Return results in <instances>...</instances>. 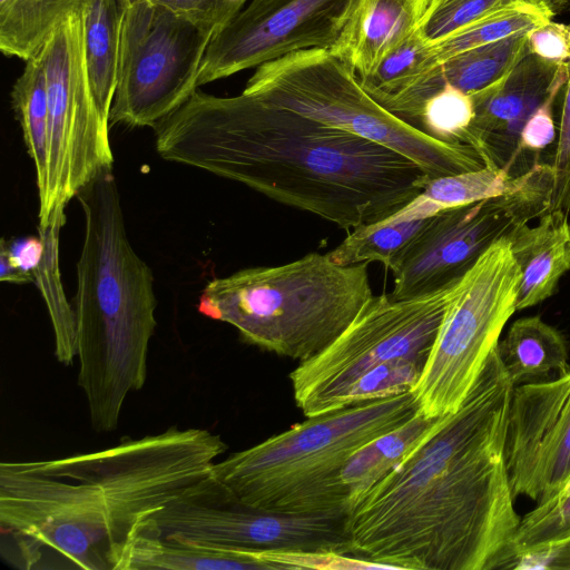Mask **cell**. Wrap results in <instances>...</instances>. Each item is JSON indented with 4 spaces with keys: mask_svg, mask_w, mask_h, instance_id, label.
I'll use <instances>...</instances> for the list:
<instances>
[{
    "mask_svg": "<svg viewBox=\"0 0 570 570\" xmlns=\"http://www.w3.org/2000/svg\"><path fill=\"white\" fill-rule=\"evenodd\" d=\"M513 389L497 345L461 406L351 509L353 557L389 569H495L520 522L504 458Z\"/></svg>",
    "mask_w": 570,
    "mask_h": 570,
    "instance_id": "obj_1",
    "label": "cell"
},
{
    "mask_svg": "<svg viewBox=\"0 0 570 570\" xmlns=\"http://www.w3.org/2000/svg\"><path fill=\"white\" fill-rule=\"evenodd\" d=\"M163 159L240 183L346 230L400 210L431 180L411 158L245 94L196 89L155 127Z\"/></svg>",
    "mask_w": 570,
    "mask_h": 570,
    "instance_id": "obj_2",
    "label": "cell"
},
{
    "mask_svg": "<svg viewBox=\"0 0 570 570\" xmlns=\"http://www.w3.org/2000/svg\"><path fill=\"white\" fill-rule=\"evenodd\" d=\"M226 450L208 430L171 426L95 452L1 462V554L27 570H114L137 524Z\"/></svg>",
    "mask_w": 570,
    "mask_h": 570,
    "instance_id": "obj_3",
    "label": "cell"
},
{
    "mask_svg": "<svg viewBox=\"0 0 570 570\" xmlns=\"http://www.w3.org/2000/svg\"><path fill=\"white\" fill-rule=\"evenodd\" d=\"M85 215L75 316L78 385L97 432L117 429L130 392L142 389L156 327L154 277L131 247L112 168L76 196Z\"/></svg>",
    "mask_w": 570,
    "mask_h": 570,
    "instance_id": "obj_4",
    "label": "cell"
},
{
    "mask_svg": "<svg viewBox=\"0 0 570 570\" xmlns=\"http://www.w3.org/2000/svg\"><path fill=\"white\" fill-rule=\"evenodd\" d=\"M420 410L413 391L331 411L215 462L210 474L240 502L284 513H346L350 456Z\"/></svg>",
    "mask_w": 570,
    "mask_h": 570,
    "instance_id": "obj_5",
    "label": "cell"
},
{
    "mask_svg": "<svg viewBox=\"0 0 570 570\" xmlns=\"http://www.w3.org/2000/svg\"><path fill=\"white\" fill-rule=\"evenodd\" d=\"M373 295L367 263L340 265L330 253H309L214 278L197 308L234 326L244 342L303 362L326 348Z\"/></svg>",
    "mask_w": 570,
    "mask_h": 570,
    "instance_id": "obj_6",
    "label": "cell"
},
{
    "mask_svg": "<svg viewBox=\"0 0 570 570\" xmlns=\"http://www.w3.org/2000/svg\"><path fill=\"white\" fill-rule=\"evenodd\" d=\"M243 91L390 147L415 161L430 179L484 166L471 146L440 140L389 111L325 49L296 51L257 67Z\"/></svg>",
    "mask_w": 570,
    "mask_h": 570,
    "instance_id": "obj_7",
    "label": "cell"
},
{
    "mask_svg": "<svg viewBox=\"0 0 570 570\" xmlns=\"http://www.w3.org/2000/svg\"><path fill=\"white\" fill-rule=\"evenodd\" d=\"M458 284L411 298L373 295L326 348L291 372L294 400L303 414L342 409L352 385L380 367L426 364Z\"/></svg>",
    "mask_w": 570,
    "mask_h": 570,
    "instance_id": "obj_8",
    "label": "cell"
},
{
    "mask_svg": "<svg viewBox=\"0 0 570 570\" xmlns=\"http://www.w3.org/2000/svg\"><path fill=\"white\" fill-rule=\"evenodd\" d=\"M521 278L507 236L459 282L435 342L412 390L429 417L455 412L478 381L515 309Z\"/></svg>",
    "mask_w": 570,
    "mask_h": 570,
    "instance_id": "obj_9",
    "label": "cell"
},
{
    "mask_svg": "<svg viewBox=\"0 0 570 570\" xmlns=\"http://www.w3.org/2000/svg\"><path fill=\"white\" fill-rule=\"evenodd\" d=\"M39 58L49 110L48 166L39 195V225L66 218L69 200L101 170L112 168L109 121L89 82L80 9L55 30Z\"/></svg>",
    "mask_w": 570,
    "mask_h": 570,
    "instance_id": "obj_10",
    "label": "cell"
},
{
    "mask_svg": "<svg viewBox=\"0 0 570 570\" xmlns=\"http://www.w3.org/2000/svg\"><path fill=\"white\" fill-rule=\"evenodd\" d=\"M136 530L158 538L257 552L336 553L353 557L346 513H284L240 502L209 472Z\"/></svg>",
    "mask_w": 570,
    "mask_h": 570,
    "instance_id": "obj_11",
    "label": "cell"
},
{
    "mask_svg": "<svg viewBox=\"0 0 570 570\" xmlns=\"http://www.w3.org/2000/svg\"><path fill=\"white\" fill-rule=\"evenodd\" d=\"M216 31L148 0L130 1L120 39L109 122L155 127L198 89Z\"/></svg>",
    "mask_w": 570,
    "mask_h": 570,
    "instance_id": "obj_12",
    "label": "cell"
},
{
    "mask_svg": "<svg viewBox=\"0 0 570 570\" xmlns=\"http://www.w3.org/2000/svg\"><path fill=\"white\" fill-rule=\"evenodd\" d=\"M549 202L547 179L530 170L518 176L514 188L500 197L430 217L392 271L390 295L411 298L458 284L492 244L546 214Z\"/></svg>",
    "mask_w": 570,
    "mask_h": 570,
    "instance_id": "obj_13",
    "label": "cell"
},
{
    "mask_svg": "<svg viewBox=\"0 0 570 570\" xmlns=\"http://www.w3.org/2000/svg\"><path fill=\"white\" fill-rule=\"evenodd\" d=\"M360 0H250L212 39L196 87L289 53L331 50Z\"/></svg>",
    "mask_w": 570,
    "mask_h": 570,
    "instance_id": "obj_14",
    "label": "cell"
},
{
    "mask_svg": "<svg viewBox=\"0 0 570 570\" xmlns=\"http://www.w3.org/2000/svg\"><path fill=\"white\" fill-rule=\"evenodd\" d=\"M504 458L514 498L539 503L570 481V370L514 386Z\"/></svg>",
    "mask_w": 570,
    "mask_h": 570,
    "instance_id": "obj_15",
    "label": "cell"
},
{
    "mask_svg": "<svg viewBox=\"0 0 570 570\" xmlns=\"http://www.w3.org/2000/svg\"><path fill=\"white\" fill-rule=\"evenodd\" d=\"M567 62L543 59L528 52L494 86L472 95L474 118L465 144L481 157L484 166L504 169L518 177L519 138L534 111L561 91Z\"/></svg>",
    "mask_w": 570,
    "mask_h": 570,
    "instance_id": "obj_16",
    "label": "cell"
},
{
    "mask_svg": "<svg viewBox=\"0 0 570 570\" xmlns=\"http://www.w3.org/2000/svg\"><path fill=\"white\" fill-rule=\"evenodd\" d=\"M529 31L517 32L453 56L400 94L379 104L413 125L424 101L444 88L470 96L481 92L502 80L529 52Z\"/></svg>",
    "mask_w": 570,
    "mask_h": 570,
    "instance_id": "obj_17",
    "label": "cell"
},
{
    "mask_svg": "<svg viewBox=\"0 0 570 570\" xmlns=\"http://www.w3.org/2000/svg\"><path fill=\"white\" fill-rule=\"evenodd\" d=\"M431 0H360L337 43L328 50L357 77L417 28Z\"/></svg>",
    "mask_w": 570,
    "mask_h": 570,
    "instance_id": "obj_18",
    "label": "cell"
},
{
    "mask_svg": "<svg viewBox=\"0 0 570 570\" xmlns=\"http://www.w3.org/2000/svg\"><path fill=\"white\" fill-rule=\"evenodd\" d=\"M507 238L521 272L515 309L522 311L549 298L570 269L569 215L548 212L533 226L514 227Z\"/></svg>",
    "mask_w": 570,
    "mask_h": 570,
    "instance_id": "obj_19",
    "label": "cell"
},
{
    "mask_svg": "<svg viewBox=\"0 0 570 570\" xmlns=\"http://www.w3.org/2000/svg\"><path fill=\"white\" fill-rule=\"evenodd\" d=\"M130 0H83V52L91 90L109 121L118 73L122 22Z\"/></svg>",
    "mask_w": 570,
    "mask_h": 570,
    "instance_id": "obj_20",
    "label": "cell"
},
{
    "mask_svg": "<svg viewBox=\"0 0 570 570\" xmlns=\"http://www.w3.org/2000/svg\"><path fill=\"white\" fill-rule=\"evenodd\" d=\"M438 420L419 410L409 421L370 441L350 456L341 472L347 494V514L424 439Z\"/></svg>",
    "mask_w": 570,
    "mask_h": 570,
    "instance_id": "obj_21",
    "label": "cell"
},
{
    "mask_svg": "<svg viewBox=\"0 0 570 570\" xmlns=\"http://www.w3.org/2000/svg\"><path fill=\"white\" fill-rule=\"evenodd\" d=\"M501 363L514 386L570 370L563 335L540 316L517 320L498 343Z\"/></svg>",
    "mask_w": 570,
    "mask_h": 570,
    "instance_id": "obj_22",
    "label": "cell"
},
{
    "mask_svg": "<svg viewBox=\"0 0 570 570\" xmlns=\"http://www.w3.org/2000/svg\"><path fill=\"white\" fill-rule=\"evenodd\" d=\"M518 177L504 169L482 168L431 179L423 190L385 223L424 219L443 210L500 197L511 191Z\"/></svg>",
    "mask_w": 570,
    "mask_h": 570,
    "instance_id": "obj_23",
    "label": "cell"
},
{
    "mask_svg": "<svg viewBox=\"0 0 570 570\" xmlns=\"http://www.w3.org/2000/svg\"><path fill=\"white\" fill-rule=\"evenodd\" d=\"M83 0H0V49L24 62L35 58L55 30Z\"/></svg>",
    "mask_w": 570,
    "mask_h": 570,
    "instance_id": "obj_24",
    "label": "cell"
},
{
    "mask_svg": "<svg viewBox=\"0 0 570 570\" xmlns=\"http://www.w3.org/2000/svg\"><path fill=\"white\" fill-rule=\"evenodd\" d=\"M11 104L35 165L36 183L40 193L47 177L49 110L46 76L38 57L26 61L22 72L13 83Z\"/></svg>",
    "mask_w": 570,
    "mask_h": 570,
    "instance_id": "obj_25",
    "label": "cell"
},
{
    "mask_svg": "<svg viewBox=\"0 0 570 570\" xmlns=\"http://www.w3.org/2000/svg\"><path fill=\"white\" fill-rule=\"evenodd\" d=\"M66 219H58L47 227H38L43 242V254L33 273L35 283L45 298L55 334V356L63 365L77 356L75 309L63 292L59 272V234Z\"/></svg>",
    "mask_w": 570,
    "mask_h": 570,
    "instance_id": "obj_26",
    "label": "cell"
},
{
    "mask_svg": "<svg viewBox=\"0 0 570 570\" xmlns=\"http://www.w3.org/2000/svg\"><path fill=\"white\" fill-rule=\"evenodd\" d=\"M553 14L550 7L539 2L501 11L470 24L438 42L429 43L430 53L424 73L453 56L539 27L552 20Z\"/></svg>",
    "mask_w": 570,
    "mask_h": 570,
    "instance_id": "obj_27",
    "label": "cell"
},
{
    "mask_svg": "<svg viewBox=\"0 0 570 570\" xmlns=\"http://www.w3.org/2000/svg\"><path fill=\"white\" fill-rule=\"evenodd\" d=\"M429 219L430 217L394 223L380 220L360 226L328 253L340 265L379 262L386 269L393 271Z\"/></svg>",
    "mask_w": 570,
    "mask_h": 570,
    "instance_id": "obj_28",
    "label": "cell"
},
{
    "mask_svg": "<svg viewBox=\"0 0 570 570\" xmlns=\"http://www.w3.org/2000/svg\"><path fill=\"white\" fill-rule=\"evenodd\" d=\"M570 535V481L539 502L520 522L495 569H509L518 557Z\"/></svg>",
    "mask_w": 570,
    "mask_h": 570,
    "instance_id": "obj_29",
    "label": "cell"
},
{
    "mask_svg": "<svg viewBox=\"0 0 570 570\" xmlns=\"http://www.w3.org/2000/svg\"><path fill=\"white\" fill-rule=\"evenodd\" d=\"M429 43L416 30L387 52L367 75L357 77L362 87L377 101L393 97L424 75Z\"/></svg>",
    "mask_w": 570,
    "mask_h": 570,
    "instance_id": "obj_30",
    "label": "cell"
},
{
    "mask_svg": "<svg viewBox=\"0 0 570 570\" xmlns=\"http://www.w3.org/2000/svg\"><path fill=\"white\" fill-rule=\"evenodd\" d=\"M541 0H431L416 32L426 43L445 37L490 16Z\"/></svg>",
    "mask_w": 570,
    "mask_h": 570,
    "instance_id": "obj_31",
    "label": "cell"
},
{
    "mask_svg": "<svg viewBox=\"0 0 570 570\" xmlns=\"http://www.w3.org/2000/svg\"><path fill=\"white\" fill-rule=\"evenodd\" d=\"M473 118L472 97L444 88L424 101L413 126L440 140L465 144Z\"/></svg>",
    "mask_w": 570,
    "mask_h": 570,
    "instance_id": "obj_32",
    "label": "cell"
},
{
    "mask_svg": "<svg viewBox=\"0 0 570 570\" xmlns=\"http://www.w3.org/2000/svg\"><path fill=\"white\" fill-rule=\"evenodd\" d=\"M562 105L557 145L551 163L553 184L549 212L570 214V60L562 87Z\"/></svg>",
    "mask_w": 570,
    "mask_h": 570,
    "instance_id": "obj_33",
    "label": "cell"
},
{
    "mask_svg": "<svg viewBox=\"0 0 570 570\" xmlns=\"http://www.w3.org/2000/svg\"><path fill=\"white\" fill-rule=\"evenodd\" d=\"M558 96L540 106L523 126L519 138V175L539 163L540 153L557 139L553 105Z\"/></svg>",
    "mask_w": 570,
    "mask_h": 570,
    "instance_id": "obj_34",
    "label": "cell"
},
{
    "mask_svg": "<svg viewBox=\"0 0 570 570\" xmlns=\"http://www.w3.org/2000/svg\"><path fill=\"white\" fill-rule=\"evenodd\" d=\"M135 1V0H130ZM206 27L216 33L227 24L248 0H148Z\"/></svg>",
    "mask_w": 570,
    "mask_h": 570,
    "instance_id": "obj_35",
    "label": "cell"
},
{
    "mask_svg": "<svg viewBox=\"0 0 570 570\" xmlns=\"http://www.w3.org/2000/svg\"><path fill=\"white\" fill-rule=\"evenodd\" d=\"M529 52L543 59L568 62L570 60V24L552 20L528 32Z\"/></svg>",
    "mask_w": 570,
    "mask_h": 570,
    "instance_id": "obj_36",
    "label": "cell"
},
{
    "mask_svg": "<svg viewBox=\"0 0 570 570\" xmlns=\"http://www.w3.org/2000/svg\"><path fill=\"white\" fill-rule=\"evenodd\" d=\"M43 254V242L40 236H26L0 242V256L20 273L31 278L35 283L33 273L40 264Z\"/></svg>",
    "mask_w": 570,
    "mask_h": 570,
    "instance_id": "obj_37",
    "label": "cell"
},
{
    "mask_svg": "<svg viewBox=\"0 0 570 570\" xmlns=\"http://www.w3.org/2000/svg\"><path fill=\"white\" fill-rule=\"evenodd\" d=\"M509 569L570 570V535L518 557Z\"/></svg>",
    "mask_w": 570,
    "mask_h": 570,
    "instance_id": "obj_38",
    "label": "cell"
},
{
    "mask_svg": "<svg viewBox=\"0 0 570 570\" xmlns=\"http://www.w3.org/2000/svg\"><path fill=\"white\" fill-rule=\"evenodd\" d=\"M543 1L548 7H550L553 11L562 8L566 6L570 0H541Z\"/></svg>",
    "mask_w": 570,
    "mask_h": 570,
    "instance_id": "obj_39",
    "label": "cell"
}]
</instances>
